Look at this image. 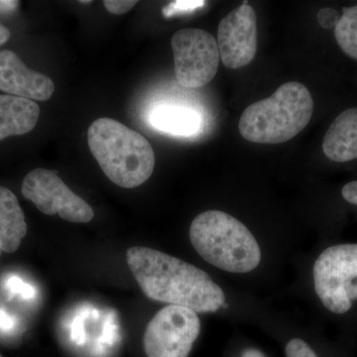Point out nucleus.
I'll list each match as a JSON object with an SVG mask.
<instances>
[{"label":"nucleus","instance_id":"nucleus-1","mask_svg":"<svg viewBox=\"0 0 357 357\" xmlns=\"http://www.w3.org/2000/svg\"><path fill=\"white\" fill-rule=\"evenodd\" d=\"M126 261L141 290L150 300L215 312L225 304L222 289L210 275L155 249L135 246L126 251Z\"/></svg>","mask_w":357,"mask_h":357},{"label":"nucleus","instance_id":"nucleus-2","mask_svg":"<svg viewBox=\"0 0 357 357\" xmlns=\"http://www.w3.org/2000/svg\"><path fill=\"white\" fill-rule=\"evenodd\" d=\"M88 143L102 172L119 187H139L153 173L155 153L149 141L119 121L96 119L89 128Z\"/></svg>","mask_w":357,"mask_h":357},{"label":"nucleus","instance_id":"nucleus-3","mask_svg":"<svg viewBox=\"0 0 357 357\" xmlns=\"http://www.w3.org/2000/svg\"><path fill=\"white\" fill-rule=\"evenodd\" d=\"M312 112L314 100L307 86L289 82L270 98L246 107L239 119V132L250 142L279 144L304 130Z\"/></svg>","mask_w":357,"mask_h":357},{"label":"nucleus","instance_id":"nucleus-4","mask_svg":"<svg viewBox=\"0 0 357 357\" xmlns=\"http://www.w3.org/2000/svg\"><path fill=\"white\" fill-rule=\"evenodd\" d=\"M190 239L201 257L225 271L248 273L261 261V250L253 234L223 211L199 215L190 227Z\"/></svg>","mask_w":357,"mask_h":357},{"label":"nucleus","instance_id":"nucleus-5","mask_svg":"<svg viewBox=\"0 0 357 357\" xmlns=\"http://www.w3.org/2000/svg\"><path fill=\"white\" fill-rule=\"evenodd\" d=\"M314 289L328 311L342 314L357 300V244L331 246L314 265Z\"/></svg>","mask_w":357,"mask_h":357},{"label":"nucleus","instance_id":"nucleus-6","mask_svg":"<svg viewBox=\"0 0 357 357\" xmlns=\"http://www.w3.org/2000/svg\"><path fill=\"white\" fill-rule=\"evenodd\" d=\"M201 332L198 314L189 307L169 305L152 318L143 344L147 357H188Z\"/></svg>","mask_w":357,"mask_h":357},{"label":"nucleus","instance_id":"nucleus-7","mask_svg":"<svg viewBox=\"0 0 357 357\" xmlns=\"http://www.w3.org/2000/svg\"><path fill=\"white\" fill-rule=\"evenodd\" d=\"M171 45L176 79L181 86L201 88L217 75L220 51L217 40L211 33L198 28H185L174 34Z\"/></svg>","mask_w":357,"mask_h":357},{"label":"nucleus","instance_id":"nucleus-8","mask_svg":"<svg viewBox=\"0 0 357 357\" xmlns=\"http://www.w3.org/2000/svg\"><path fill=\"white\" fill-rule=\"evenodd\" d=\"M21 191L24 198L45 215H59L63 220L75 223L89 222L95 217L91 206L70 191L54 171L39 168L28 173Z\"/></svg>","mask_w":357,"mask_h":357},{"label":"nucleus","instance_id":"nucleus-9","mask_svg":"<svg viewBox=\"0 0 357 357\" xmlns=\"http://www.w3.org/2000/svg\"><path fill=\"white\" fill-rule=\"evenodd\" d=\"M218 47L222 64L239 69L252 62L257 51L255 9L244 2L227 14L218 25Z\"/></svg>","mask_w":357,"mask_h":357},{"label":"nucleus","instance_id":"nucleus-10","mask_svg":"<svg viewBox=\"0 0 357 357\" xmlns=\"http://www.w3.org/2000/svg\"><path fill=\"white\" fill-rule=\"evenodd\" d=\"M0 91L31 100H48L55 91L51 77L27 67L10 50L0 51Z\"/></svg>","mask_w":357,"mask_h":357},{"label":"nucleus","instance_id":"nucleus-11","mask_svg":"<svg viewBox=\"0 0 357 357\" xmlns=\"http://www.w3.org/2000/svg\"><path fill=\"white\" fill-rule=\"evenodd\" d=\"M323 151L338 163L357 158V107L342 112L326 131Z\"/></svg>","mask_w":357,"mask_h":357},{"label":"nucleus","instance_id":"nucleus-12","mask_svg":"<svg viewBox=\"0 0 357 357\" xmlns=\"http://www.w3.org/2000/svg\"><path fill=\"white\" fill-rule=\"evenodd\" d=\"M39 116L40 107L34 100L0 95V141L30 132Z\"/></svg>","mask_w":357,"mask_h":357},{"label":"nucleus","instance_id":"nucleus-13","mask_svg":"<svg viewBox=\"0 0 357 357\" xmlns=\"http://www.w3.org/2000/svg\"><path fill=\"white\" fill-rule=\"evenodd\" d=\"M27 229L24 213L15 195L0 185V250L15 252Z\"/></svg>","mask_w":357,"mask_h":357},{"label":"nucleus","instance_id":"nucleus-14","mask_svg":"<svg viewBox=\"0 0 357 357\" xmlns=\"http://www.w3.org/2000/svg\"><path fill=\"white\" fill-rule=\"evenodd\" d=\"M150 121L164 132L185 136L197 132L201 123L196 112L178 107H157L152 112Z\"/></svg>","mask_w":357,"mask_h":357},{"label":"nucleus","instance_id":"nucleus-15","mask_svg":"<svg viewBox=\"0 0 357 357\" xmlns=\"http://www.w3.org/2000/svg\"><path fill=\"white\" fill-rule=\"evenodd\" d=\"M335 36L340 49L357 60V4L344 8L342 17L335 28Z\"/></svg>","mask_w":357,"mask_h":357},{"label":"nucleus","instance_id":"nucleus-16","mask_svg":"<svg viewBox=\"0 0 357 357\" xmlns=\"http://www.w3.org/2000/svg\"><path fill=\"white\" fill-rule=\"evenodd\" d=\"M6 288L13 295L20 296L25 300L33 299L36 296V290L30 284L26 283L18 276L8 277L6 280Z\"/></svg>","mask_w":357,"mask_h":357},{"label":"nucleus","instance_id":"nucleus-17","mask_svg":"<svg viewBox=\"0 0 357 357\" xmlns=\"http://www.w3.org/2000/svg\"><path fill=\"white\" fill-rule=\"evenodd\" d=\"M286 357H318L312 347L300 338H293L286 345Z\"/></svg>","mask_w":357,"mask_h":357},{"label":"nucleus","instance_id":"nucleus-18","mask_svg":"<svg viewBox=\"0 0 357 357\" xmlns=\"http://www.w3.org/2000/svg\"><path fill=\"white\" fill-rule=\"evenodd\" d=\"M136 4H137V1H133V0H105L103 1V6L107 10L115 15H121V14L128 13Z\"/></svg>","mask_w":357,"mask_h":357},{"label":"nucleus","instance_id":"nucleus-19","mask_svg":"<svg viewBox=\"0 0 357 357\" xmlns=\"http://www.w3.org/2000/svg\"><path fill=\"white\" fill-rule=\"evenodd\" d=\"M204 3V1H176L164 8V15L166 17H170V16L174 15L175 13H184V11H190L192 9L198 8L199 6H203Z\"/></svg>","mask_w":357,"mask_h":357},{"label":"nucleus","instance_id":"nucleus-20","mask_svg":"<svg viewBox=\"0 0 357 357\" xmlns=\"http://www.w3.org/2000/svg\"><path fill=\"white\" fill-rule=\"evenodd\" d=\"M338 20H340L338 13L332 8H323L319 11V24L321 25V27L325 28V29H332V28H335Z\"/></svg>","mask_w":357,"mask_h":357},{"label":"nucleus","instance_id":"nucleus-21","mask_svg":"<svg viewBox=\"0 0 357 357\" xmlns=\"http://www.w3.org/2000/svg\"><path fill=\"white\" fill-rule=\"evenodd\" d=\"M342 197L349 204L357 206V181L349 183L342 188Z\"/></svg>","mask_w":357,"mask_h":357},{"label":"nucleus","instance_id":"nucleus-22","mask_svg":"<svg viewBox=\"0 0 357 357\" xmlns=\"http://www.w3.org/2000/svg\"><path fill=\"white\" fill-rule=\"evenodd\" d=\"M15 326V321L10 314L3 311H0V331L2 332H8L13 330Z\"/></svg>","mask_w":357,"mask_h":357},{"label":"nucleus","instance_id":"nucleus-23","mask_svg":"<svg viewBox=\"0 0 357 357\" xmlns=\"http://www.w3.org/2000/svg\"><path fill=\"white\" fill-rule=\"evenodd\" d=\"M20 6V1L0 0V13H11Z\"/></svg>","mask_w":357,"mask_h":357},{"label":"nucleus","instance_id":"nucleus-24","mask_svg":"<svg viewBox=\"0 0 357 357\" xmlns=\"http://www.w3.org/2000/svg\"><path fill=\"white\" fill-rule=\"evenodd\" d=\"M10 31H9L8 29L2 24V23H0V46H2V45L6 44L7 41H8L9 39H10Z\"/></svg>","mask_w":357,"mask_h":357},{"label":"nucleus","instance_id":"nucleus-25","mask_svg":"<svg viewBox=\"0 0 357 357\" xmlns=\"http://www.w3.org/2000/svg\"><path fill=\"white\" fill-rule=\"evenodd\" d=\"M241 357H265V356L261 351H257V349H246Z\"/></svg>","mask_w":357,"mask_h":357},{"label":"nucleus","instance_id":"nucleus-26","mask_svg":"<svg viewBox=\"0 0 357 357\" xmlns=\"http://www.w3.org/2000/svg\"><path fill=\"white\" fill-rule=\"evenodd\" d=\"M79 3H91V1H79Z\"/></svg>","mask_w":357,"mask_h":357},{"label":"nucleus","instance_id":"nucleus-27","mask_svg":"<svg viewBox=\"0 0 357 357\" xmlns=\"http://www.w3.org/2000/svg\"><path fill=\"white\" fill-rule=\"evenodd\" d=\"M0 357H1V356H0Z\"/></svg>","mask_w":357,"mask_h":357}]
</instances>
